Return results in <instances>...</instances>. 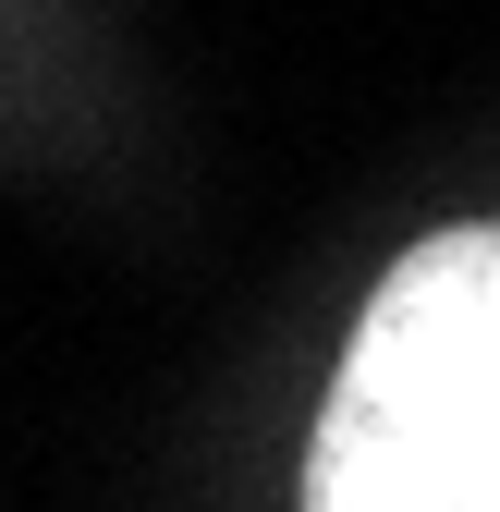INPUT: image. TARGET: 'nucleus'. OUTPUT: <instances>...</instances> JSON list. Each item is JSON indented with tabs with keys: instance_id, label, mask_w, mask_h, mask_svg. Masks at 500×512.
Returning <instances> with one entry per match:
<instances>
[{
	"instance_id": "nucleus-1",
	"label": "nucleus",
	"mask_w": 500,
	"mask_h": 512,
	"mask_svg": "<svg viewBox=\"0 0 500 512\" xmlns=\"http://www.w3.org/2000/svg\"><path fill=\"white\" fill-rule=\"evenodd\" d=\"M305 512H500V220L427 232L330 378Z\"/></svg>"
}]
</instances>
